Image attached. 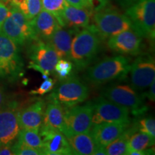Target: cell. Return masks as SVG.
<instances>
[{
	"label": "cell",
	"instance_id": "4fadbf2b",
	"mask_svg": "<svg viewBox=\"0 0 155 155\" xmlns=\"http://www.w3.org/2000/svg\"><path fill=\"white\" fill-rule=\"evenodd\" d=\"M131 86L136 91H144L155 80V61L150 55L137 58L130 65Z\"/></svg>",
	"mask_w": 155,
	"mask_h": 155
},
{
	"label": "cell",
	"instance_id": "cb8c5ba5",
	"mask_svg": "<svg viewBox=\"0 0 155 155\" xmlns=\"http://www.w3.org/2000/svg\"><path fill=\"white\" fill-rule=\"evenodd\" d=\"M8 5L17 7L30 21L42 9L41 0H9Z\"/></svg>",
	"mask_w": 155,
	"mask_h": 155
},
{
	"label": "cell",
	"instance_id": "30bf717a",
	"mask_svg": "<svg viewBox=\"0 0 155 155\" xmlns=\"http://www.w3.org/2000/svg\"><path fill=\"white\" fill-rule=\"evenodd\" d=\"M130 110L124 106L101 98L93 104L92 127L102 123H130Z\"/></svg>",
	"mask_w": 155,
	"mask_h": 155
},
{
	"label": "cell",
	"instance_id": "603a6c76",
	"mask_svg": "<svg viewBox=\"0 0 155 155\" xmlns=\"http://www.w3.org/2000/svg\"><path fill=\"white\" fill-rule=\"evenodd\" d=\"M137 130L134 128L127 129L112 142L105 147L106 155H123L127 154V144L129 137L134 131Z\"/></svg>",
	"mask_w": 155,
	"mask_h": 155
},
{
	"label": "cell",
	"instance_id": "74e56055",
	"mask_svg": "<svg viewBox=\"0 0 155 155\" xmlns=\"http://www.w3.org/2000/svg\"><path fill=\"white\" fill-rule=\"evenodd\" d=\"M6 102H7V101H6V94L5 93V91H4L2 87L0 86V108H1Z\"/></svg>",
	"mask_w": 155,
	"mask_h": 155
},
{
	"label": "cell",
	"instance_id": "f35d334b",
	"mask_svg": "<svg viewBox=\"0 0 155 155\" xmlns=\"http://www.w3.org/2000/svg\"><path fill=\"white\" fill-rule=\"evenodd\" d=\"M93 154L94 155H106L105 147H97Z\"/></svg>",
	"mask_w": 155,
	"mask_h": 155
},
{
	"label": "cell",
	"instance_id": "4dcf8cb0",
	"mask_svg": "<svg viewBox=\"0 0 155 155\" xmlns=\"http://www.w3.org/2000/svg\"><path fill=\"white\" fill-rule=\"evenodd\" d=\"M54 86H55V81L53 79L48 78L42 83L38 88L31 91L30 94L32 95H44L53 91Z\"/></svg>",
	"mask_w": 155,
	"mask_h": 155
},
{
	"label": "cell",
	"instance_id": "484cf974",
	"mask_svg": "<svg viewBox=\"0 0 155 155\" xmlns=\"http://www.w3.org/2000/svg\"><path fill=\"white\" fill-rule=\"evenodd\" d=\"M17 137L19 140L38 150L42 153V154H44L43 143L39 134V131L32 129H20Z\"/></svg>",
	"mask_w": 155,
	"mask_h": 155
},
{
	"label": "cell",
	"instance_id": "60d3db41",
	"mask_svg": "<svg viewBox=\"0 0 155 155\" xmlns=\"http://www.w3.org/2000/svg\"><path fill=\"white\" fill-rule=\"evenodd\" d=\"M2 145H3V144H2V143L0 142V149H1V147H2Z\"/></svg>",
	"mask_w": 155,
	"mask_h": 155
},
{
	"label": "cell",
	"instance_id": "836d02e7",
	"mask_svg": "<svg viewBox=\"0 0 155 155\" xmlns=\"http://www.w3.org/2000/svg\"><path fill=\"white\" fill-rule=\"evenodd\" d=\"M9 7L4 3L3 2L0 1V30H1L2 26L5 19L7 18V15L9 14Z\"/></svg>",
	"mask_w": 155,
	"mask_h": 155
},
{
	"label": "cell",
	"instance_id": "4316f807",
	"mask_svg": "<svg viewBox=\"0 0 155 155\" xmlns=\"http://www.w3.org/2000/svg\"><path fill=\"white\" fill-rule=\"evenodd\" d=\"M42 9L51 13L57 19L60 25L63 28L62 13L67 2L65 0H41Z\"/></svg>",
	"mask_w": 155,
	"mask_h": 155
},
{
	"label": "cell",
	"instance_id": "e575fe53",
	"mask_svg": "<svg viewBox=\"0 0 155 155\" xmlns=\"http://www.w3.org/2000/svg\"><path fill=\"white\" fill-rule=\"evenodd\" d=\"M145 96L152 101L155 100V80L149 86V90L145 93Z\"/></svg>",
	"mask_w": 155,
	"mask_h": 155
},
{
	"label": "cell",
	"instance_id": "ac0fdd59",
	"mask_svg": "<svg viewBox=\"0 0 155 155\" xmlns=\"http://www.w3.org/2000/svg\"><path fill=\"white\" fill-rule=\"evenodd\" d=\"M30 22L37 39L45 42H48L54 32L61 27L55 16L44 9H42Z\"/></svg>",
	"mask_w": 155,
	"mask_h": 155
},
{
	"label": "cell",
	"instance_id": "d6986e66",
	"mask_svg": "<svg viewBox=\"0 0 155 155\" xmlns=\"http://www.w3.org/2000/svg\"><path fill=\"white\" fill-rule=\"evenodd\" d=\"M90 10L77 8L67 4L62 13L63 28L68 27L77 31L88 28L90 23Z\"/></svg>",
	"mask_w": 155,
	"mask_h": 155
},
{
	"label": "cell",
	"instance_id": "8d00e7d4",
	"mask_svg": "<svg viewBox=\"0 0 155 155\" xmlns=\"http://www.w3.org/2000/svg\"><path fill=\"white\" fill-rule=\"evenodd\" d=\"M137 1V0H119V2L124 9H127Z\"/></svg>",
	"mask_w": 155,
	"mask_h": 155
},
{
	"label": "cell",
	"instance_id": "8fae6325",
	"mask_svg": "<svg viewBox=\"0 0 155 155\" xmlns=\"http://www.w3.org/2000/svg\"><path fill=\"white\" fill-rule=\"evenodd\" d=\"M64 119L67 135L90 132L92 127L93 104L88 102L83 106L63 107Z\"/></svg>",
	"mask_w": 155,
	"mask_h": 155
},
{
	"label": "cell",
	"instance_id": "5b68a950",
	"mask_svg": "<svg viewBox=\"0 0 155 155\" xmlns=\"http://www.w3.org/2000/svg\"><path fill=\"white\" fill-rule=\"evenodd\" d=\"M9 14L5 19L0 32L10 39L17 46H23L37 38L30 20L17 7L9 5Z\"/></svg>",
	"mask_w": 155,
	"mask_h": 155
},
{
	"label": "cell",
	"instance_id": "44dd1931",
	"mask_svg": "<svg viewBox=\"0 0 155 155\" xmlns=\"http://www.w3.org/2000/svg\"><path fill=\"white\" fill-rule=\"evenodd\" d=\"M66 138L73 154H93L97 147L90 132L75 134L66 137Z\"/></svg>",
	"mask_w": 155,
	"mask_h": 155
},
{
	"label": "cell",
	"instance_id": "ffe728a7",
	"mask_svg": "<svg viewBox=\"0 0 155 155\" xmlns=\"http://www.w3.org/2000/svg\"><path fill=\"white\" fill-rule=\"evenodd\" d=\"M76 31L71 30H66L63 27L58 28L51 36L48 42L51 45L59 59L69 60L71 53V45H72L73 35ZM70 61V60H69Z\"/></svg>",
	"mask_w": 155,
	"mask_h": 155
},
{
	"label": "cell",
	"instance_id": "ab89813d",
	"mask_svg": "<svg viewBox=\"0 0 155 155\" xmlns=\"http://www.w3.org/2000/svg\"><path fill=\"white\" fill-rule=\"evenodd\" d=\"M0 1L3 2L5 3L6 5H8L9 2V0H0Z\"/></svg>",
	"mask_w": 155,
	"mask_h": 155
},
{
	"label": "cell",
	"instance_id": "9c48e42d",
	"mask_svg": "<svg viewBox=\"0 0 155 155\" xmlns=\"http://www.w3.org/2000/svg\"><path fill=\"white\" fill-rule=\"evenodd\" d=\"M103 96L120 106L128 108L137 115L143 113L147 109L141 97L130 85H111L104 91Z\"/></svg>",
	"mask_w": 155,
	"mask_h": 155
},
{
	"label": "cell",
	"instance_id": "3957f363",
	"mask_svg": "<svg viewBox=\"0 0 155 155\" xmlns=\"http://www.w3.org/2000/svg\"><path fill=\"white\" fill-rule=\"evenodd\" d=\"M126 15L135 31L154 42L155 38V0H137L126 9Z\"/></svg>",
	"mask_w": 155,
	"mask_h": 155
},
{
	"label": "cell",
	"instance_id": "e0dca14e",
	"mask_svg": "<svg viewBox=\"0 0 155 155\" xmlns=\"http://www.w3.org/2000/svg\"><path fill=\"white\" fill-rule=\"evenodd\" d=\"M127 123H102L91 127L90 134L97 147H106L129 127Z\"/></svg>",
	"mask_w": 155,
	"mask_h": 155
},
{
	"label": "cell",
	"instance_id": "6da1fadb",
	"mask_svg": "<svg viewBox=\"0 0 155 155\" xmlns=\"http://www.w3.org/2000/svg\"><path fill=\"white\" fill-rule=\"evenodd\" d=\"M101 37L94 26H88L75 34L73 38L69 60L78 70L89 66L98 55Z\"/></svg>",
	"mask_w": 155,
	"mask_h": 155
},
{
	"label": "cell",
	"instance_id": "ba28073f",
	"mask_svg": "<svg viewBox=\"0 0 155 155\" xmlns=\"http://www.w3.org/2000/svg\"><path fill=\"white\" fill-rule=\"evenodd\" d=\"M30 63L28 68L41 73L44 79L48 78L55 71L59 58L51 45L37 39L31 42L28 49Z\"/></svg>",
	"mask_w": 155,
	"mask_h": 155
},
{
	"label": "cell",
	"instance_id": "5bb4252c",
	"mask_svg": "<svg viewBox=\"0 0 155 155\" xmlns=\"http://www.w3.org/2000/svg\"><path fill=\"white\" fill-rule=\"evenodd\" d=\"M39 131V134L43 143L44 154H73L66 137L61 131L44 124H42Z\"/></svg>",
	"mask_w": 155,
	"mask_h": 155
},
{
	"label": "cell",
	"instance_id": "2e32d148",
	"mask_svg": "<svg viewBox=\"0 0 155 155\" xmlns=\"http://www.w3.org/2000/svg\"><path fill=\"white\" fill-rule=\"evenodd\" d=\"M45 103L38 99L19 111V124L20 129H32L39 131L42 124L45 110Z\"/></svg>",
	"mask_w": 155,
	"mask_h": 155
},
{
	"label": "cell",
	"instance_id": "9a60e30c",
	"mask_svg": "<svg viewBox=\"0 0 155 155\" xmlns=\"http://www.w3.org/2000/svg\"><path fill=\"white\" fill-rule=\"evenodd\" d=\"M142 37L134 30H128L110 37L108 46L117 53L137 55L140 52Z\"/></svg>",
	"mask_w": 155,
	"mask_h": 155
},
{
	"label": "cell",
	"instance_id": "8992f818",
	"mask_svg": "<svg viewBox=\"0 0 155 155\" xmlns=\"http://www.w3.org/2000/svg\"><path fill=\"white\" fill-rule=\"evenodd\" d=\"M94 20V27L103 38H109L124 31L134 30L127 15L111 7H106L95 12Z\"/></svg>",
	"mask_w": 155,
	"mask_h": 155
},
{
	"label": "cell",
	"instance_id": "277c9868",
	"mask_svg": "<svg viewBox=\"0 0 155 155\" xmlns=\"http://www.w3.org/2000/svg\"><path fill=\"white\" fill-rule=\"evenodd\" d=\"M24 63L18 46L0 32V79L15 82L22 76Z\"/></svg>",
	"mask_w": 155,
	"mask_h": 155
},
{
	"label": "cell",
	"instance_id": "d590c367",
	"mask_svg": "<svg viewBox=\"0 0 155 155\" xmlns=\"http://www.w3.org/2000/svg\"><path fill=\"white\" fill-rule=\"evenodd\" d=\"M0 155H14L12 144H3L0 149Z\"/></svg>",
	"mask_w": 155,
	"mask_h": 155
},
{
	"label": "cell",
	"instance_id": "d6a6232c",
	"mask_svg": "<svg viewBox=\"0 0 155 155\" xmlns=\"http://www.w3.org/2000/svg\"><path fill=\"white\" fill-rule=\"evenodd\" d=\"M68 5L77 7V8L86 9L91 11L88 0H65Z\"/></svg>",
	"mask_w": 155,
	"mask_h": 155
},
{
	"label": "cell",
	"instance_id": "7a4b0ae2",
	"mask_svg": "<svg viewBox=\"0 0 155 155\" xmlns=\"http://www.w3.org/2000/svg\"><path fill=\"white\" fill-rule=\"evenodd\" d=\"M130 64L127 58L121 55L108 57L88 68L86 79L91 84L102 85L124 78L129 73Z\"/></svg>",
	"mask_w": 155,
	"mask_h": 155
},
{
	"label": "cell",
	"instance_id": "83f0119b",
	"mask_svg": "<svg viewBox=\"0 0 155 155\" xmlns=\"http://www.w3.org/2000/svg\"><path fill=\"white\" fill-rule=\"evenodd\" d=\"M136 129L155 138V120L153 117L143 118L136 124Z\"/></svg>",
	"mask_w": 155,
	"mask_h": 155
},
{
	"label": "cell",
	"instance_id": "52a82bcc",
	"mask_svg": "<svg viewBox=\"0 0 155 155\" xmlns=\"http://www.w3.org/2000/svg\"><path fill=\"white\" fill-rule=\"evenodd\" d=\"M88 88L75 76H69L54 89L48 96L50 102L59 104L63 107L78 105L87 99Z\"/></svg>",
	"mask_w": 155,
	"mask_h": 155
},
{
	"label": "cell",
	"instance_id": "f546056e",
	"mask_svg": "<svg viewBox=\"0 0 155 155\" xmlns=\"http://www.w3.org/2000/svg\"><path fill=\"white\" fill-rule=\"evenodd\" d=\"M12 151L15 155H40L42 153L32 148L22 141L17 140L14 144L12 145Z\"/></svg>",
	"mask_w": 155,
	"mask_h": 155
},
{
	"label": "cell",
	"instance_id": "7402d4cb",
	"mask_svg": "<svg viewBox=\"0 0 155 155\" xmlns=\"http://www.w3.org/2000/svg\"><path fill=\"white\" fill-rule=\"evenodd\" d=\"M43 124L49 126L61 131L64 135H67V129L64 119L63 106L53 102H50L46 106L43 117Z\"/></svg>",
	"mask_w": 155,
	"mask_h": 155
},
{
	"label": "cell",
	"instance_id": "7c38bea8",
	"mask_svg": "<svg viewBox=\"0 0 155 155\" xmlns=\"http://www.w3.org/2000/svg\"><path fill=\"white\" fill-rule=\"evenodd\" d=\"M19 104L15 101L6 102L0 108V142L12 144L20 131L19 124Z\"/></svg>",
	"mask_w": 155,
	"mask_h": 155
},
{
	"label": "cell",
	"instance_id": "d4e9b609",
	"mask_svg": "<svg viewBox=\"0 0 155 155\" xmlns=\"http://www.w3.org/2000/svg\"><path fill=\"white\" fill-rule=\"evenodd\" d=\"M154 145V138L147 134L134 132L129 137L127 144V152L131 151H142Z\"/></svg>",
	"mask_w": 155,
	"mask_h": 155
},
{
	"label": "cell",
	"instance_id": "1f68e13d",
	"mask_svg": "<svg viewBox=\"0 0 155 155\" xmlns=\"http://www.w3.org/2000/svg\"><path fill=\"white\" fill-rule=\"evenodd\" d=\"M91 9L93 12H97L104 7H107L110 0H88Z\"/></svg>",
	"mask_w": 155,
	"mask_h": 155
},
{
	"label": "cell",
	"instance_id": "f1b7e54d",
	"mask_svg": "<svg viewBox=\"0 0 155 155\" xmlns=\"http://www.w3.org/2000/svg\"><path fill=\"white\" fill-rule=\"evenodd\" d=\"M73 65L72 62L66 59H59L55 67V72L61 80H64L70 76L73 70Z\"/></svg>",
	"mask_w": 155,
	"mask_h": 155
}]
</instances>
